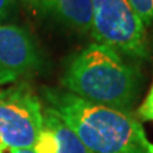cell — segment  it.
Returning <instances> with one entry per match:
<instances>
[{
    "instance_id": "6da1fadb",
    "label": "cell",
    "mask_w": 153,
    "mask_h": 153,
    "mask_svg": "<svg viewBox=\"0 0 153 153\" xmlns=\"http://www.w3.org/2000/svg\"><path fill=\"white\" fill-rule=\"evenodd\" d=\"M139 68L98 42L83 47L66 59L63 89L92 103L131 112L142 92Z\"/></svg>"
},
{
    "instance_id": "7a4b0ae2",
    "label": "cell",
    "mask_w": 153,
    "mask_h": 153,
    "mask_svg": "<svg viewBox=\"0 0 153 153\" xmlns=\"http://www.w3.org/2000/svg\"><path fill=\"white\" fill-rule=\"evenodd\" d=\"M46 106L75 131L92 153H148L152 143L131 112L92 103L61 88L42 87Z\"/></svg>"
},
{
    "instance_id": "3957f363",
    "label": "cell",
    "mask_w": 153,
    "mask_h": 153,
    "mask_svg": "<svg viewBox=\"0 0 153 153\" xmlns=\"http://www.w3.org/2000/svg\"><path fill=\"white\" fill-rule=\"evenodd\" d=\"M91 35L130 59L149 56L146 26L128 0H91Z\"/></svg>"
},
{
    "instance_id": "277c9868",
    "label": "cell",
    "mask_w": 153,
    "mask_h": 153,
    "mask_svg": "<svg viewBox=\"0 0 153 153\" xmlns=\"http://www.w3.org/2000/svg\"><path fill=\"white\" fill-rule=\"evenodd\" d=\"M44 107L26 82L0 88V140L9 149L32 148L42 129Z\"/></svg>"
},
{
    "instance_id": "5b68a950",
    "label": "cell",
    "mask_w": 153,
    "mask_h": 153,
    "mask_svg": "<svg viewBox=\"0 0 153 153\" xmlns=\"http://www.w3.org/2000/svg\"><path fill=\"white\" fill-rule=\"evenodd\" d=\"M42 64L41 51L26 28L0 25V85L35 74Z\"/></svg>"
},
{
    "instance_id": "8992f818",
    "label": "cell",
    "mask_w": 153,
    "mask_h": 153,
    "mask_svg": "<svg viewBox=\"0 0 153 153\" xmlns=\"http://www.w3.org/2000/svg\"><path fill=\"white\" fill-rule=\"evenodd\" d=\"M28 4L51 13L75 31L91 33V0H28Z\"/></svg>"
},
{
    "instance_id": "52a82bcc",
    "label": "cell",
    "mask_w": 153,
    "mask_h": 153,
    "mask_svg": "<svg viewBox=\"0 0 153 153\" xmlns=\"http://www.w3.org/2000/svg\"><path fill=\"white\" fill-rule=\"evenodd\" d=\"M42 125L52 133L56 143V153H92L87 146L79 139L75 131L66 124L54 110L44 108Z\"/></svg>"
},
{
    "instance_id": "ba28073f",
    "label": "cell",
    "mask_w": 153,
    "mask_h": 153,
    "mask_svg": "<svg viewBox=\"0 0 153 153\" xmlns=\"http://www.w3.org/2000/svg\"><path fill=\"white\" fill-rule=\"evenodd\" d=\"M32 149L36 153H56V143L54 139V135L44 125H42V129L40 134H38Z\"/></svg>"
},
{
    "instance_id": "9c48e42d",
    "label": "cell",
    "mask_w": 153,
    "mask_h": 153,
    "mask_svg": "<svg viewBox=\"0 0 153 153\" xmlns=\"http://www.w3.org/2000/svg\"><path fill=\"white\" fill-rule=\"evenodd\" d=\"M144 26L153 25V0H128Z\"/></svg>"
},
{
    "instance_id": "30bf717a",
    "label": "cell",
    "mask_w": 153,
    "mask_h": 153,
    "mask_svg": "<svg viewBox=\"0 0 153 153\" xmlns=\"http://www.w3.org/2000/svg\"><path fill=\"white\" fill-rule=\"evenodd\" d=\"M138 116L144 121L153 123V82H152L151 88L146 96L144 101L138 107Z\"/></svg>"
},
{
    "instance_id": "8fae6325",
    "label": "cell",
    "mask_w": 153,
    "mask_h": 153,
    "mask_svg": "<svg viewBox=\"0 0 153 153\" xmlns=\"http://www.w3.org/2000/svg\"><path fill=\"white\" fill-rule=\"evenodd\" d=\"M14 8V0H0V25L10 16Z\"/></svg>"
},
{
    "instance_id": "7c38bea8",
    "label": "cell",
    "mask_w": 153,
    "mask_h": 153,
    "mask_svg": "<svg viewBox=\"0 0 153 153\" xmlns=\"http://www.w3.org/2000/svg\"><path fill=\"white\" fill-rule=\"evenodd\" d=\"M9 153H36V152L32 148H19V149H9Z\"/></svg>"
},
{
    "instance_id": "4fadbf2b",
    "label": "cell",
    "mask_w": 153,
    "mask_h": 153,
    "mask_svg": "<svg viewBox=\"0 0 153 153\" xmlns=\"http://www.w3.org/2000/svg\"><path fill=\"white\" fill-rule=\"evenodd\" d=\"M5 149H7V147L4 146V143H3L1 140H0V153H1V152H4Z\"/></svg>"
},
{
    "instance_id": "5bb4252c",
    "label": "cell",
    "mask_w": 153,
    "mask_h": 153,
    "mask_svg": "<svg viewBox=\"0 0 153 153\" xmlns=\"http://www.w3.org/2000/svg\"><path fill=\"white\" fill-rule=\"evenodd\" d=\"M148 153H153V144H151V147H149V152Z\"/></svg>"
},
{
    "instance_id": "9a60e30c",
    "label": "cell",
    "mask_w": 153,
    "mask_h": 153,
    "mask_svg": "<svg viewBox=\"0 0 153 153\" xmlns=\"http://www.w3.org/2000/svg\"><path fill=\"white\" fill-rule=\"evenodd\" d=\"M1 153H9V149H8V148H7V149H5V151H4V152H1Z\"/></svg>"
},
{
    "instance_id": "2e32d148",
    "label": "cell",
    "mask_w": 153,
    "mask_h": 153,
    "mask_svg": "<svg viewBox=\"0 0 153 153\" xmlns=\"http://www.w3.org/2000/svg\"><path fill=\"white\" fill-rule=\"evenodd\" d=\"M23 1H26V3H28V0H23Z\"/></svg>"
}]
</instances>
